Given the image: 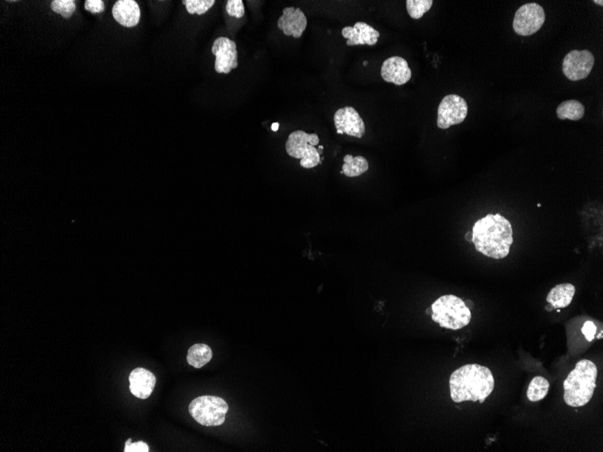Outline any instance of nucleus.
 <instances>
[{"label": "nucleus", "instance_id": "f257e3e1", "mask_svg": "<svg viewBox=\"0 0 603 452\" xmlns=\"http://www.w3.org/2000/svg\"><path fill=\"white\" fill-rule=\"evenodd\" d=\"M472 242L484 256L502 259L509 254L513 243L511 223L500 214H488L472 228Z\"/></svg>", "mask_w": 603, "mask_h": 452}, {"label": "nucleus", "instance_id": "f03ea898", "mask_svg": "<svg viewBox=\"0 0 603 452\" xmlns=\"http://www.w3.org/2000/svg\"><path fill=\"white\" fill-rule=\"evenodd\" d=\"M449 384L451 398L454 402L479 401L483 404L494 392L495 380L488 367L471 364L455 370Z\"/></svg>", "mask_w": 603, "mask_h": 452}, {"label": "nucleus", "instance_id": "7ed1b4c3", "mask_svg": "<svg viewBox=\"0 0 603 452\" xmlns=\"http://www.w3.org/2000/svg\"><path fill=\"white\" fill-rule=\"evenodd\" d=\"M598 369L588 359L576 364L575 369L564 382V402L571 407H582L593 398L596 388Z\"/></svg>", "mask_w": 603, "mask_h": 452}, {"label": "nucleus", "instance_id": "20e7f679", "mask_svg": "<svg viewBox=\"0 0 603 452\" xmlns=\"http://www.w3.org/2000/svg\"><path fill=\"white\" fill-rule=\"evenodd\" d=\"M432 319L441 327L457 330L468 325L472 314L465 301L455 295H445L432 304Z\"/></svg>", "mask_w": 603, "mask_h": 452}, {"label": "nucleus", "instance_id": "39448f33", "mask_svg": "<svg viewBox=\"0 0 603 452\" xmlns=\"http://www.w3.org/2000/svg\"><path fill=\"white\" fill-rule=\"evenodd\" d=\"M318 144L317 134H309L297 130L289 135L286 143V150L291 158L300 159L302 167L311 169L321 164L320 152L315 147Z\"/></svg>", "mask_w": 603, "mask_h": 452}, {"label": "nucleus", "instance_id": "423d86ee", "mask_svg": "<svg viewBox=\"0 0 603 452\" xmlns=\"http://www.w3.org/2000/svg\"><path fill=\"white\" fill-rule=\"evenodd\" d=\"M229 405L225 400L213 396H202L191 402L189 413L198 424L220 426L225 422Z\"/></svg>", "mask_w": 603, "mask_h": 452}, {"label": "nucleus", "instance_id": "0eeeda50", "mask_svg": "<svg viewBox=\"0 0 603 452\" xmlns=\"http://www.w3.org/2000/svg\"><path fill=\"white\" fill-rule=\"evenodd\" d=\"M544 21L546 13L544 8L538 3H529L521 6L516 12L513 28L518 36H529L540 30Z\"/></svg>", "mask_w": 603, "mask_h": 452}, {"label": "nucleus", "instance_id": "6e6552de", "mask_svg": "<svg viewBox=\"0 0 603 452\" xmlns=\"http://www.w3.org/2000/svg\"><path fill=\"white\" fill-rule=\"evenodd\" d=\"M468 115V104L465 98L458 95H447L443 98L438 107L437 126L447 129L454 125L463 123Z\"/></svg>", "mask_w": 603, "mask_h": 452}, {"label": "nucleus", "instance_id": "1a4fd4ad", "mask_svg": "<svg viewBox=\"0 0 603 452\" xmlns=\"http://www.w3.org/2000/svg\"><path fill=\"white\" fill-rule=\"evenodd\" d=\"M594 56L590 51L573 50L564 57L562 72L565 77L577 82L589 76L594 65Z\"/></svg>", "mask_w": 603, "mask_h": 452}, {"label": "nucleus", "instance_id": "9d476101", "mask_svg": "<svg viewBox=\"0 0 603 452\" xmlns=\"http://www.w3.org/2000/svg\"><path fill=\"white\" fill-rule=\"evenodd\" d=\"M211 52L216 57L214 68L218 74H230L239 65L236 43L228 37L215 39Z\"/></svg>", "mask_w": 603, "mask_h": 452}, {"label": "nucleus", "instance_id": "9b49d317", "mask_svg": "<svg viewBox=\"0 0 603 452\" xmlns=\"http://www.w3.org/2000/svg\"><path fill=\"white\" fill-rule=\"evenodd\" d=\"M333 118L338 134L361 138L366 133L363 120L352 107H344L338 109Z\"/></svg>", "mask_w": 603, "mask_h": 452}, {"label": "nucleus", "instance_id": "f8f14e48", "mask_svg": "<svg viewBox=\"0 0 603 452\" xmlns=\"http://www.w3.org/2000/svg\"><path fill=\"white\" fill-rule=\"evenodd\" d=\"M381 74L385 82L401 86L410 82L412 72L404 58L392 56L385 60L382 65Z\"/></svg>", "mask_w": 603, "mask_h": 452}, {"label": "nucleus", "instance_id": "ddd939ff", "mask_svg": "<svg viewBox=\"0 0 603 452\" xmlns=\"http://www.w3.org/2000/svg\"><path fill=\"white\" fill-rule=\"evenodd\" d=\"M277 27L286 36H293L295 39H300L307 27L306 14L300 8H286L278 19Z\"/></svg>", "mask_w": 603, "mask_h": 452}, {"label": "nucleus", "instance_id": "4468645a", "mask_svg": "<svg viewBox=\"0 0 603 452\" xmlns=\"http://www.w3.org/2000/svg\"><path fill=\"white\" fill-rule=\"evenodd\" d=\"M341 34L347 39V45H375L381 34L375 28L364 22H357L355 27H346Z\"/></svg>", "mask_w": 603, "mask_h": 452}, {"label": "nucleus", "instance_id": "2eb2a0df", "mask_svg": "<svg viewBox=\"0 0 603 452\" xmlns=\"http://www.w3.org/2000/svg\"><path fill=\"white\" fill-rule=\"evenodd\" d=\"M156 384L155 375L149 370L138 367L129 375V390L133 396L140 399L149 398Z\"/></svg>", "mask_w": 603, "mask_h": 452}, {"label": "nucleus", "instance_id": "dca6fc26", "mask_svg": "<svg viewBox=\"0 0 603 452\" xmlns=\"http://www.w3.org/2000/svg\"><path fill=\"white\" fill-rule=\"evenodd\" d=\"M116 21L126 28H134L140 20L141 11L134 0H118L112 8Z\"/></svg>", "mask_w": 603, "mask_h": 452}, {"label": "nucleus", "instance_id": "f3484780", "mask_svg": "<svg viewBox=\"0 0 603 452\" xmlns=\"http://www.w3.org/2000/svg\"><path fill=\"white\" fill-rule=\"evenodd\" d=\"M576 289L572 283H561L555 286L547 295V303L553 309H562L569 306L575 297Z\"/></svg>", "mask_w": 603, "mask_h": 452}, {"label": "nucleus", "instance_id": "a211bd4d", "mask_svg": "<svg viewBox=\"0 0 603 452\" xmlns=\"http://www.w3.org/2000/svg\"><path fill=\"white\" fill-rule=\"evenodd\" d=\"M213 358V350L206 344H194L187 353V362L195 369H201Z\"/></svg>", "mask_w": 603, "mask_h": 452}, {"label": "nucleus", "instance_id": "6ab92c4d", "mask_svg": "<svg viewBox=\"0 0 603 452\" xmlns=\"http://www.w3.org/2000/svg\"><path fill=\"white\" fill-rule=\"evenodd\" d=\"M585 109L584 104L578 100H570L562 103L556 109L559 120L577 121L584 118Z\"/></svg>", "mask_w": 603, "mask_h": 452}, {"label": "nucleus", "instance_id": "aec40b11", "mask_svg": "<svg viewBox=\"0 0 603 452\" xmlns=\"http://www.w3.org/2000/svg\"><path fill=\"white\" fill-rule=\"evenodd\" d=\"M343 160V172L347 177H357L369 170V163L363 156L358 155L353 158L352 155H345Z\"/></svg>", "mask_w": 603, "mask_h": 452}, {"label": "nucleus", "instance_id": "412c9836", "mask_svg": "<svg viewBox=\"0 0 603 452\" xmlns=\"http://www.w3.org/2000/svg\"><path fill=\"white\" fill-rule=\"evenodd\" d=\"M549 382L542 376H536L530 382L527 389V398L531 402H538L547 396L549 391Z\"/></svg>", "mask_w": 603, "mask_h": 452}, {"label": "nucleus", "instance_id": "4be33fe9", "mask_svg": "<svg viewBox=\"0 0 603 452\" xmlns=\"http://www.w3.org/2000/svg\"><path fill=\"white\" fill-rule=\"evenodd\" d=\"M405 3L410 17L413 19H420L431 10L434 2L433 0H408Z\"/></svg>", "mask_w": 603, "mask_h": 452}, {"label": "nucleus", "instance_id": "5701e85b", "mask_svg": "<svg viewBox=\"0 0 603 452\" xmlns=\"http://www.w3.org/2000/svg\"><path fill=\"white\" fill-rule=\"evenodd\" d=\"M182 3L187 7L188 13L197 14L199 16L208 12V10L215 4L214 0H184Z\"/></svg>", "mask_w": 603, "mask_h": 452}, {"label": "nucleus", "instance_id": "b1692460", "mask_svg": "<svg viewBox=\"0 0 603 452\" xmlns=\"http://www.w3.org/2000/svg\"><path fill=\"white\" fill-rule=\"evenodd\" d=\"M52 10L61 14L65 19H69L76 10V4L74 0H54L51 4Z\"/></svg>", "mask_w": 603, "mask_h": 452}, {"label": "nucleus", "instance_id": "393cba45", "mask_svg": "<svg viewBox=\"0 0 603 452\" xmlns=\"http://www.w3.org/2000/svg\"><path fill=\"white\" fill-rule=\"evenodd\" d=\"M226 11L229 16L242 19L245 14L244 3L242 0H229L226 5Z\"/></svg>", "mask_w": 603, "mask_h": 452}, {"label": "nucleus", "instance_id": "a878e982", "mask_svg": "<svg viewBox=\"0 0 603 452\" xmlns=\"http://www.w3.org/2000/svg\"><path fill=\"white\" fill-rule=\"evenodd\" d=\"M125 452H149V447L146 442H138L132 443L131 439L127 440L125 445Z\"/></svg>", "mask_w": 603, "mask_h": 452}, {"label": "nucleus", "instance_id": "bb28decb", "mask_svg": "<svg viewBox=\"0 0 603 452\" xmlns=\"http://www.w3.org/2000/svg\"><path fill=\"white\" fill-rule=\"evenodd\" d=\"M84 8L87 11L92 14L103 12L105 4L101 0H86Z\"/></svg>", "mask_w": 603, "mask_h": 452}, {"label": "nucleus", "instance_id": "cd10ccee", "mask_svg": "<svg viewBox=\"0 0 603 452\" xmlns=\"http://www.w3.org/2000/svg\"><path fill=\"white\" fill-rule=\"evenodd\" d=\"M596 330L597 328L595 324H594L593 321H586V323H584V327H582V333H584L585 338H586V340L590 341V343L594 340V338H595Z\"/></svg>", "mask_w": 603, "mask_h": 452}, {"label": "nucleus", "instance_id": "c85d7f7f", "mask_svg": "<svg viewBox=\"0 0 603 452\" xmlns=\"http://www.w3.org/2000/svg\"><path fill=\"white\" fill-rule=\"evenodd\" d=\"M278 127H279V124L278 123H274L272 125V130H273V131H277Z\"/></svg>", "mask_w": 603, "mask_h": 452}, {"label": "nucleus", "instance_id": "c756f323", "mask_svg": "<svg viewBox=\"0 0 603 452\" xmlns=\"http://www.w3.org/2000/svg\"><path fill=\"white\" fill-rule=\"evenodd\" d=\"M465 237L466 239L468 240V241H472V235L471 233H467Z\"/></svg>", "mask_w": 603, "mask_h": 452}, {"label": "nucleus", "instance_id": "7c9ffc66", "mask_svg": "<svg viewBox=\"0 0 603 452\" xmlns=\"http://www.w3.org/2000/svg\"><path fill=\"white\" fill-rule=\"evenodd\" d=\"M594 3H596L597 5L599 4L600 6H603L602 0H600V1H598V0H595V1H594Z\"/></svg>", "mask_w": 603, "mask_h": 452}, {"label": "nucleus", "instance_id": "2f4dec72", "mask_svg": "<svg viewBox=\"0 0 603 452\" xmlns=\"http://www.w3.org/2000/svg\"><path fill=\"white\" fill-rule=\"evenodd\" d=\"M368 63H368V62H364L363 65H364L365 66H366V65H368Z\"/></svg>", "mask_w": 603, "mask_h": 452}]
</instances>
